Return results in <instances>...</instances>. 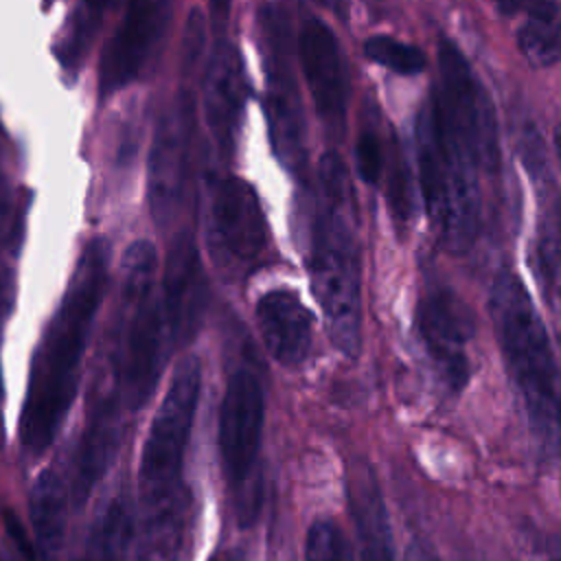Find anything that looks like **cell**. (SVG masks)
<instances>
[{
  "label": "cell",
  "mask_w": 561,
  "mask_h": 561,
  "mask_svg": "<svg viewBox=\"0 0 561 561\" xmlns=\"http://www.w3.org/2000/svg\"><path fill=\"white\" fill-rule=\"evenodd\" d=\"M110 283V243H85L64 298L33 355L20 412V443L31 456L44 454L75 401L83 355Z\"/></svg>",
  "instance_id": "obj_1"
},
{
  "label": "cell",
  "mask_w": 561,
  "mask_h": 561,
  "mask_svg": "<svg viewBox=\"0 0 561 561\" xmlns=\"http://www.w3.org/2000/svg\"><path fill=\"white\" fill-rule=\"evenodd\" d=\"M307 267L331 344L346 357H355L362 344L357 206L348 169L335 151L322 153L318 162Z\"/></svg>",
  "instance_id": "obj_2"
},
{
  "label": "cell",
  "mask_w": 561,
  "mask_h": 561,
  "mask_svg": "<svg viewBox=\"0 0 561 561\" xmlns=\"http://www.w3.org/2000/svg\"><path fill=\"white\" fill-rule=\"evenodd\" d=\"M489 316L535 443L546 456H561V370L548 331L517 274L504 270L493 278Z\"/></svg>",
  "instance_id": "obj_3"
},
{
  "label": "cell",
  "mask_w": 561,
  "mask_h": 561,
  "mask_svg": "<svg viewBox=\"0 0 561 561\" xmlns=\"http://www.w3.org/2000/svg\"><path fill=\"white\" fill-rule=\"evenodd\" d=\"M158 254L151 241L127 245L121 261V320L114 359L121 377L123 405L138 412L151 397L167 353L169 329L156 291Z\"/></svg>",
  "instance_id": "obj_4"
},
{
  "label": "cell",
  "mask_w": 561,
  "mask_h": 561,
  "mask_svg": "<svg viewBox=\"0 0 561 561\" xmlns=\"http://www.w3.org/2000/svg\"><path fill=\"white\" fill-rule=\"evenodd\" d=\"M202 392V364L197 357H184L160 401L138 467V493L145 522L151 528L169 524L178 511L182 491V467L186 445Z\"/></svg>",
  "instance_id": "obj_5"
},
{
  "label": "cell",
  "mask_w": 561,
  "mask_h": 561,
  "mask_svg": "<svg viewBox=\"0 0 561 561\" xmlns=\"http://www.w3.org/2000/svg\"><path fill=\"white\" fill-rule=\"evenodd\" d=\"M416 164L430 224L449 250L465 252L480 224L478 164L438 131L430 103L416 118Z\"/></svg>",
  "instance_id": "obj_6"
},
{
  "label": "cell",
  "mask_w": 561,
  "mask_h": 561,
  "mask_svg": "<svg viewBox=\"0 0 561 561\" xmlns=\"http://www.w3.org/2000/svg\"><path fill=\"white\" fill-rule=\"evenodd\" d=\"M438 131L486 171L497 167V134L491 101L465 55L447 39L438 44V83L430 99Z\"/></svg>",
  "instance_id": "obj_7"
},
{
  "label": "cell",
  "mask_w": 561,
  "mask_h": 561,
  "mask_svg": "<svg viewBox=\"0 0 561 561\" xmlns=\"http://www.w3.org/2000/svg\"><path fill=\"white\" fill-rule=\"evenodd\" d=\"M263 77H265V116L270 145L276 160L302 175L307 167V129L302 101L294 75L291 42L287 15L280 7L267 4L259 13Z\"/></svg>",
  "instance_id": "obj_8"
},
{
  "label": "cell",
  "mask_w": 561,
  "mask_h": 561,
  "mask_svg": "<svg viewBox=\"0 0 561 561\" xmlns=\"http://www.w3.org/2000/svg\"><path fill=\"white\" fill-rule=\"evenodd\" d=\"M206 239L217 265L237 274L254 272L267 256V221L256 191L237 175L217 178L208 188Z\"/></svg>",
  "instance_id": "obj_9"
},
{
  "label": "cell",
  "mask_w": 561,
  "mask_h": 561,
  "mask_svg": "<svg viewBox=\"0 0 561 561\" xmlns=\"http://www.w3.org/2000/svg\"><path fill=\"white\" fill-rule=\"evenodd\" d=\"M265 421V394L261 381L250 370H234L226 383L219 421H217V443L221 454L224 473L237 493L241 517L256 513L254 502V471L261 449Z\"/></svg>",
  "instance_id": "obj_10"
},
{
  "label": "cell",
  "mask_w": 561,
  "mask_h": 561,
  "mask_svg": "<svg viewBox=\"0 0 561 561\" xmlns=\"http://www.w3.org/2000/svg\"><path fill=\"white\" fill-rule=\"evenodd\" d=\"M414 327L440 381L451 392H460L471 377L467 344L473 335V318L469 307L449 287H430L416 302Z\"/></svg>",
  "instance_id": "obj_11"
},
{
  "label": "cell",
  "mask_w": 561,
  "mask_h": 561,
  "mask_svg": "<svg viewBox=\"0 0 561 561\" xmlns=\"http://www.w3.org/2000/svg\"><path fill=\"white\" fill-rule=\"evenodd\" d=\"M193 125V99L188 92H180L162 112L149 149L147 202L158 226L169 224L180 210L188 173Z\"/></svg>",
  "instance_id": "obj_12"
},
{
  "label": "cell",
  "mask_w": 561,
  "mask_h": 561,
  "mask_svg": "<svg viewBox=\"0 0 561 561\" xmlns=\"http://www.w3.org/2000/svg\"><path fill=\"white\" fill-rule=\"evenodd\" d=\"M121 408H125L121 377L112 353L107 375L99 377L90 392L88 416L75 460L72 495L77 504H83L90 497L94 484L103 478L116 454L121 434Z\"/></svg>",
  "instance_id": "obj_13"
},
{
  "label": "cell",
  "mask_w": 561,
  "mask_h": 561,
  "mask_svg": "<svg viewBox=\"0 0 561 561\" xmlns=\"http://www.w3.org/2000/svg\"><path fill=\"white\" fill-rule=\"evenodd\" d=\"M298 59L318 118L331 134H342L348 107V72L340 42L324 22L311 18L302 24Z\"/></svg>",
  "instance_id": "obj_14"
},
{
  "label": "cell",
  "mask_w": 561,
  "mask_h": 561,
  "mask_svg": "<svg viewBox=\"0 0 561 561\" xmlns=\"http://www.w3.org/2000/svg\"><path fill=\"white\" fill-rule=\"evenodd\" d=\"M171 15V0H127L123 22L107 42L99 66V94L107 96L138 77L160 42Z\"/></svg>",
  "instance_id": "obj_15"
},
{
  "label": "cell",
  "mask_w": 561,
  "mask_h": 561,
  "mask_svg": "<svg viewBox=\"0 0 561 561\" xmlns=\"http://www.w3.org/2000/svg\"><path fill=\"white\" fill-rule=\"evenodd\" d=\"M248 99V81L239 50L219 42L202 77V116L219 153H230Z\"/></svg>",
  "instance_id": "obj_16"
},
{
  "label": "cell",
  "mask_w": 561,
  "mask_h": 561,
  "mask_svg": "<svg viewBox=\"0 0 561 561\" xmlns=\"http://www.w3.org/2000/svg\"><path fill=\"white\" fill-rule=\"evenodd\" d=\"M160 300L171 342L188 340L197 331L206 305V278L197 245L188 232L175 234L169 245Z\"/></svg>",
  "instance_id": "obj_17"
},
{
  "label": "cell",
  "mask_w": 561,
  "mask_h": 561,
  "mask_svg": "<svg viewBox=\"0 0 561 561\" xmlns=\"http://www.w3.org/2000/svg\"><path fill=\"white\" fill-rule=\"evenodd\" d=\"M259 333L267 353L287 368L300 366L313 340V316L289 287L267 289L254 307Z\"/></svg>",
  "instance_id": "obj_18"
},
{
  "label": "cell",
  "mask_w": 561,
  "mask_h": 561,
  "mask_svg": "<svg viewBox=\"0 0 561 561\" xmlns=\"http://www.w3.org/2000/svg\"><path fill=\"white\" fill-rule=\"evenodd\" d=\"M68 517V493L55 469L37 473L28 491V519L33 528L35 561H57Z\"/></svg>",
  "instance_id": "obj_19"
},
{
  "label": "cell",
  "mask_w": 561,
  "mask_h": 561,
  "mask_svg": "<svg viewBox=\"0 0 561 561\" xmlns=\"http://www.w3.org/2000/svg\"><path fill=\"white\" fill-rule=\"evenodd\" d=\"M134 515L123 495L110 497L92 519L72 561H123L131 543Z\"/></svg>",
  "instance_id": "obj_20"
},
{
  "label": "cell",
  "mask_w": 561,
  "mask_h": 561,
  "mask_svg": "<svg viewBox=\"0 0 561 561\" xmlns=\"http://www.w3.org/2000/svg\"><path fill=\"white\" fill-rule=\"evenodd\" d=\"M517 44L533 68H548L561 59V13L554 0L528 2Z\"/></svg>",
  "instance_id": "obj_21"
},
{
  "label": "cell",
  "mask_w": 561,
  "mask_h": 561,
  "mask_svg": "<svg viewBox=\"0 0 561 561\" xmlns=\"http://www.w3.org/2000/svg\"><path fill=\"white\" fill-rule=\"evenodd\" d=\"M364 55L375 64L397 72V75H419L425 70V55L421 48L399 42L388 35H373L364 42Z\"/></svg>",
  "instance_id": "obj_22"
},
{
  "label": "cell",
  "mask_w": 561,
  "mask_h": 561,
  "mask_svg": "<svg viewBox=\"0 0 561 561\" xmlns=\"http://www.w3.org/2000/svg\"><path fill=\"white\" fill-rule=\"evenodd\" d=\"M24 234V204L7 173L0 145V245L11 254L20 252Z\"/></svg>",
  "instance_id": "obj_23"
},
{
  "label": "cell",
  "mask_w": 561,
  "mask_h": 561,
  "mask_svg": "<svg viewBox=\"0 0 561 561\" xmlns=\"http://www.w3.org/2000/svg\"><path fill=\"white\" fill-rule=\"evenodd\" d=\"M355 167L359 178L366 184H377L383 175V167H386V156H383V145L379 134L364 125V129L357 136V145H355Z\"/></svg>",
  "instance_id": "obj_24"
},
{
  "label": "cell",
  "mask_w": 561,
  "mask_h": 561,
  "mask_svg": "<svg viewBox=\"0 0 561 561\" xmlns=\"http://www.w3.org/2000/svg\"><path fill=\"white\" fill-rule=\"evenodd\" d=\"M206 35H208L206 15L199 7H193L188 11V18L182 31V70L184 72H193L197 68L206 48Z\"/></svg>",
  "instance_id": "obj_25"
},
{
  "label": "cell",
  "mask_w": 561,
  "mask_h": 561,
  "mask_svg": "<svg viewBox=\"0 0 561 561\" xmlns=\"http://www.w3.org/2000/svg\"><path fill=\"white\" fill-rule=\"evenodd\" d=\"M388 204L397 224H405L410 217V186H408V169L399 153H394V162L388 175Z\"/></svg>",
  "instance_id": "obj_26"
},
{
  "label": "cell",
  "mask_w": 561,
  "mask_h": 561,
  "mask_svg": "<svg viewBox=\"0 0 561 561\" xmlns=\"http://www.w3.org/2000/svg\"><path fill=\"white\" fill-rule=\"evenodd\" d=\"M2 524H4V530L9 535V541L13 543V548L18 550V554L24 559V561H35V546H33V539L26 537V528L24 524L20 522V517L13 513V511H4L2 513Z\"/></svg>",
  "instance_id": "obj_27"
},
{
  "label": "cell",
  "mask_w": 561,
  "mask_h": 561,
  "mask_svg": "<svg viewBox=\"0 0 561 561\" xmlns=\"http://www.w3.org/2000/svg\"><path fill=\"white\" fill-rule=\"evenodd\" d=\"M9 309H11V276H9V267L0 259V331H2L4 318L9 316Z\"/></svg>",
  "instance_id": "obj_28"
},
{
  "label": "cell",
  "mask_w": 561,
  "mask_h": 561,
  "mask_svg": "<svg viewBox=\"0 0 561 561\" xmlns=\"http://www.w3.org/2000/svg\"><path fill=\"white\" fill-rule=\"evenodd\" d=\"M403 561H438V557L425 541H412Z\"/></svg>",
  "instance_id": "obj_29"
},
{
  "label": "cell",
  "mask_w": 561,
  "mask_h": 561,
  "mask_svg": "<svg viewBox=\"0 0 561 561\" xmlns=\"http://www.w3.org/2000/svg\"><path fill=\"white\" fill-rule=\"evenodd\" d=\"M528 2H530V0H493V4L497 7V11H502L504 15H513V13L522 11V9H526Z\"/></svg>",
  "instance_id": "obj_30"
},
{
  "label": "cell",
  "mask_w": 561,
  "mask_h": 561,
  "mask_svg": "<svg viewBox=\"0 0 561 561\" xmlns=\"http://www.w3.org/2000/svg\"><path fill=\"white\" fill-rule=\"evenodd\" d=\"M320 7H324V9H329V11H333V13H337V15H344V0H316Z\"/></svg>",
  "instance_id": "obj_31"
},
{
  "label": "cell",
  "mask_w": 561,
  "mask_h": 561,
  "mask_svg": "<svg viewBox=\"0 0 561 561\" xmlns=\"http://www.w3.org/2000/svg\"><path fill=\"white\" fill-rule=\"evenodd\" d=\"M107 2H110V0H85V7H88V11H90L92 15H99V13L105 9Z\"/></svg>",
  "instance_id": "obj_32"
},
{
  "label": "cell",
  "mask_w": 561,
  "mask_h": 561,
  "mask_svg": "<svg viewBox=\"0 0 561 561\" xmlns=\"http://www.w3.org/2000/svg\"><path fill=\"white\" fill-rule=\"evenodd\" d=\"M554 151H557V158L561 164V125L554 127Z\"/></svg>",
  "instance_id": "obj_33"
},
{
  "label": "cell",
  "mask_w": 561,
  "mask_h": 561,
  "mask_svg": "<svg viewBox=\"0 0 561 561\" xmlns=\"http://www.w3.org/2000/svg\"><path fill=\"white\" fill-rule=\"evenodd\" d=\"M210 561H237V557H219V554H215Z\"/></svg>",
  "instance_id": "obj_34"
},
{
  "label": "cell",
  "mask_w": 561,
  "mask_h": 561,
  "mask_svg": "<svg viewBox=\"0 0 561 561\" xmlns=\"http://www.w3.org/2000/svg\"><path fill=\"white\" fill-rule=\"evenodd\" d=\"M552 561H561V557H559V559H552Z\"/></svg>",
  "instance_id": "obj_35"
}]
</instances>
